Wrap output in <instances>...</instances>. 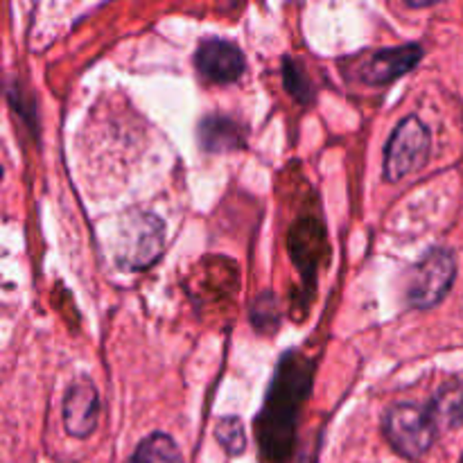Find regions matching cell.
<instances>
[{"label": "cell", "mask_w": 463, "mask_h": 463, "mask_svg": "<svg viewBox=\"0 0 463 463\" xmlns=\"http://www.w3.org/2000/svg\"><path fill=\"white\" fill-rule=\"evenodd\" d=\"M383 430L393 450L405 459H420L432 448L439 428L428 407L398 402L384 414Z\"/></svg>", "instance_id": "6da1fadb"}, {"label": "cell", "mask_w": 463, "mask_h": 463, "mask_svg": "<svg viewBox=\"0 0 463 463\" xmlns=\"http://www.w3.org/2000/svg\"><path fill=\"white\" fill-rule=\"evenodd\" d=\"M165 244V224L152 213L125 217L118 235V265L125 269H145L161 256Z\"/></svg>", "instance_id": "7a4b0ae2"}, {"label": "cell", "mask_w": 463, "mask_h": 463, "mask_svg": "<svg viewBox=\"0 0 463 463\" xmlns=\"http://www.w3.org/2000/svg\"><path fill=\"white\" fill-rule=\"evenodd\" d=\"M455 253H450L448 249H432L425 253L407 279L410 306L425 310V307H434L437 303H441L455 283Z\"/></svg>", "instance_id": "3957f363"}, {"label": "cell", "mask_w": 463, "mask_h": 463, "mask_svg": "<svg viewBox=\"0 0 463 463\" xmlns=\"http://www.w3.org/2000/svg\"><path fill=\"white\" fill-rule=\"evenodd\" d=\"M430 154V131L416 116L405 118L393 129L384 147V179L401 181L419 170Z\"/></svg>", "instance_id": "277c9868"}, {"label": "cell", "mask_w": 463, "mask_h": 463, "mask_svg": "<svg viewBox=\"0 0 463 463\" xmlns=\"http://www.w3.org/2000/svg\"><path fill=\"white\" fill-rule=\"evenodd\" d=\"M197 71L215 84H233L244 72V54L226 39H203L194 52Z\"/></svg>", "instance_id": "5b68a950"}, {"label": "cell", "mask_w": 463, "mask_h": 463, "mask_svg": "<svg viewBox=\"0 0 463 463\" xmlns=\"http://www.w3.org/2000/svg\"><path fill=\"white\" fill-rule=\"evenodd\" d=\"M99 419V396L90 380H77L63 398V428L71 437L86 439L95 432Z\"/></svg>", "instance_id": "8992f818"}, {"label": "cell", "mask_w": 463, "mask_h": 463, "mask_svg": "<svg viewBox=\"0 0 463 463\" xmlns=\"http://www.w3.org/2000/svg\"><path fill=\"white\" fill-rule=\"evenodd\" d=\"M423 57V50L416 43L398 45V48H384L371 54L362 66V81L369 86H383L398 80L405 72H410Z\"/></svg>", "instance_id": "52a82bcc"}, {"label": "cell", "mask_w": 463, "mask_h": 463, "mask_svg": "<svg viewBox=\"0 0 463 463\" xmlns=\"http://www.w3.org/2000/svg\"><path fill=\"white\" fill-rule=\"evenodd\" d=\"M428 410L439 430L459 428L463 423V384L450 383L439 389Z\"/></svg>", "instance_id": "ba28073f"}, {"label": "cell", "mask_w": 463, "mask_h": 463, "mask_svg": "<svg viewBox=\"0 0 463 463\" xmlns=\"http://www.w3.org/2000/svg\"><path fill=\"white\" fill-rule=\"evenodd\" d=\"M199 138H202V145L208 152H229V149L240 147V143H242L238 125L222 116L206 118L199 125Z\"/></svg>", "instance_id": "9c48e42d"}, {"label": "cell", "mask_w": 463, "mask_h": 463, "mask_svg": "<svg viewBox=\"0 0 463 463\" xmlns=\"http://www.w3.org/2000/svg\"><path fill=\"white\" fill-rule=\"evenodd\" d=\"M127 463H184V459L176 443L167 434L154 432L140 441Z\"/></svg>", "instance_id": "30bf717a"}, {"label": "cell", "mask_w": 463, "mask_h": 463, "mask_svg": "<svg viewBox=\"0 0 463 463\" xmlns=\"http://www.w3.org/2000/svg\"><path fill=\"white\" fill-rule=\"evenodd\" d=\"M215 437L229 455H242V450L247 448L244 425L238 416H224V419L217 420Z\"/></svg>", "instance_id": "8fae6325"}, {"label": "cell", "mask_w": 463, "mask_h": 463, "mask_svg": "<svg viewBox=\"0 0 463 463\" xmlns=\"http://www.w3.org/2000/svg\"><path fill=\"white\" fill-rule=\"evenodd\" d=\"M285 84H288V90L294 98L301 99V102H307V90H310V86L303 80L301 71H298V66L292 59H285Z\"/></svg>", "instance_id": "7c38bea8"}]
</instances>
